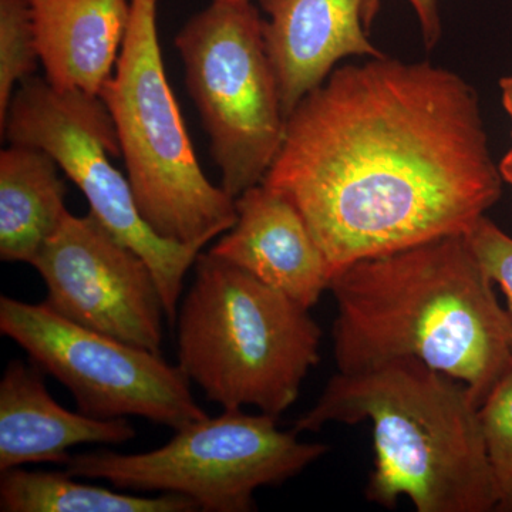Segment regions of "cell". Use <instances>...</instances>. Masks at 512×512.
Returning a JSON list of instances; mask_svg holds the SVG:
<instances>
[{
  "mask_svg": "<svg viewBox=\"0 0 512 512\" xmlns=\"http://www.w3.org/2000/svg\"><path fill=\"white\" fill-rule=\"evenodd\" d=\"M158 0H130V20L113 76L100 99L144 221L160 237L205 245L238 220L237 204L208 180L165 73Z\"/></svg>",
  "mask_w": 512,
  "mask_h": 512,
  "instance_id": "5",
  "label": "cell"
},
{
  "mask_svg": "<svg viewBox=\"0 0 512 512\" xmlns=\"http://www.w3.org/2000/svg\"><path fill=\"white\" fill-rule=\"evenodd\" d=\"M32 266L60 316L161 355L165 309L153 271L92 212H69Z\"/></svg>",
  "mask_w": 512,
  "mask_h": 512,
  "instance_id": "10",
  "label": "cell"
},
{
  "mask_svg": "<svg viewBox=\"0 0 512 512\" xmlns=\"http://www.w3.org/2000/svg\"><path fill=\"white\" fill-rule=\"evenodd\" d=\"M466 235L485 274L503 291L507 299L505 311L512 325V237L487 215L481 217Z\"/></svg>",
  "mask_w": 512,
  "mask_h": 512,
  "instance_id": "19",
  "label": "cell"
},
{
  "mask_svg": "<svg viewBox=\"0 0 512 512\" xmlns=\"http://www.w3.org/2000/svg\"><path fill=\"white\" fill-rule=\"evenodd\" d=\"M480 421L497 484V511L512 512V367L481 403Z\"/></svg>",
  "mask_w": 512,
  "mask_h": 512,
  "instance_id": "18",
  "label": "cell"
},
{
  "mask_svg": "<svg viewBox=\"0 0 512 512\" xmlns=\"http://www.w3.org/2000/svg\"><path fill=\"white\" fill-rule=\"evenodd\" d=\"M37 50L47 82L57 90L100 96L113 76L130 0H30Z\"/></svg>",
  "mask_w": 512,
  "mask_h": 512,
  "instance_id": "14",
  "label": "cell"
},
{
  "mask_svg": "<svg viewBox=\"0 0 512 512\" xmlns=\"http://www.w3.org/2000/svg\"><path fill=\"white\" fill-rule=\"evenodd\" d=\"M0 130L10 144L42 148L55 158L83 192L96 220L150 266L165 318L174 325L185 275L204 247L160 237L144 221L130 181L110 161L121 156L120 141L100 96L57 90L46 79L30 77L13 94Z\"/></svg>",
  "mask_w": 512,
  "mask_h": 512,
  "instance_id": "8",
  "label": "cell"
},
{
  "mask_svg": "<svg viewBox=\"0 0 512 512\" xmlns=\"http://www.w3.org/2000/svg\"><path fill=\"white\" fill-rule=\"evenodd\" d=\"M194 269L177 315L178 366L210 402L278 419L318 365L322 330L309 309L211 252Z\"/></svg>",
  "mask_w": 512,
  "mask_h": 512,
  "instance_id": "4",
  "label": "cell"
},
{
  "mask_svg": "<svg viewBox=\"0 0 512 512\" xmlns=\"http://www.w3.org/2000/svg\"><path fill=\"white\" fill-rule=\"evenodd\" d=\"M412 6L416 18L419 20L421 35L427 49H433L443 35L439 5L437 0H407ZM382 8V0H363L362 19L367 32L372 29L373 23Z\"/></svg>",
  "mask_w": 512,
  "mask_h": 512,
  "instance_id": "20",
  "label": "cell"
},
{
  "mask_svg": "<svg viewBox=\"0 0 512 512\" xmlns=\"http://www.w3.org/2000/svg\"><path fill=\"white\" fill-rule=\"evenodd\" d=\"M35 23L30 0H0V128L16 89L35 76L37 62Z\"/></svg>",
  "mask_w": 512,
  "mask_h": 512,
  "instance_id": "17",
  "label": "cell"
},
{
  "mask_svg": "<svg viewBox=\"0 0 512 512\" xmlns=\"http://www.w3.org/2000/svg\"><path fill=\"white\" fill-rule=\"evenodd\" d=\"M498 167L505 183L512 185V148L505 154L501 163H498Z\"/></svg>",
  "mask_w": 512,
  "mask_h": 512,
  "instance_id": "22",
  "label": "cell"
},
{
  "mask_svg": "<svg viewBox=\"0 0 512 512\" xmlns=\"http://www.w3.org/2000/svg\"><path fill=\"white\" fill-rule=\"evenodd\" d=\"M2 512H194L197 504L173 493L136 495L79 483L66 471H0Z\"/></svg>",
  "mask_w": 512,
  "mask_h": 512,
  "instance_id": "16",
  "label": "cell"
},
{
  "mask_svg": "<svg viewBox=\"0 0 512 512\" xmlns=\"http://www.w3.org/2000/svg\"><path fill=\"white\" fill-rule=\"evenodd\" d=\"M0 330L33 365L67 387L86 416L143 417L174 430L208 417L180 366L165 362L160 353L70 322L45 302L3 295Z\"/></svg>",
  "mask_w": 512,
  "mask_h": 512,
  "instance_id": "9",
  "label": "cell"
},
{
  "mask_svg": "<svg viewBox=\"0 0 512 512\" xmlns=\"http://www.w3.org/2000/svg\"><path fill=\"white\" fill-rule=\"evenodd\" d=\"M503 183L474 87L384 55L338 67L303 97L262 181L301 212L332 276L467 234Z\"/></svg>",
  "mask_w": 512,
  "mask_h": 512,
  "instance_id": "1",
  "label": "cell"
},
{
  "mask_svg": "<svg viewBox=\"0 0 512 512\" xmlns=\"http://www.w3.org/2000/svg\"><path fill=\"white\" fill-rule=\"evenodd\" d=\"M42 373L18 359L6 366L0 380V471L37 463L66 466L74 446L136 437L127 419H94L64 409L47 392Z\"/></svg>",
  "mask_w": 512,
  "mask_h": 512,
  "instance_id": "13",
  "label": "cell"
},
{
  "mask_svg": "<svg viewBox=\"0 0 512 512\" xmlns=\"http://www.w3.org/2000/svg\"><path fill=\"white\" fill-rule=\"evenodd\" d=\"M338 372L414 359L466 383L481 406L512 367V325L467 235H448L332 276Z\"/></svg>",
  "mask_w": 512,
  "mask_h": 512,
  "instance_id": "2",
  "label": "cell"
},
{
  "mask_svg": "<svg viewBox=\"0 0 512 512\" xmlns=\"http://www.w3.org/2000/svg\"><path fill=\"white\" fill-rule=\"evenodd\" d=\"M276 421L224 409L175 430L156 450L76 454L64 471L121 490L183 495L204 512H248L258 488L284 484L328 451L325 444L303 443L295 430H279Z\"/></svg>",
  "mask_w": 512,
  "mask_h": 512,
  "instance_id": "7",
  "label": "cell"
},
{
  "mask_svg": "<svg viewBox=\"0 0 512 512\" xmlns=\"http://www.w3.org/2000/svg\"><path fill=\"white\" fill-rule=\"evenodd\" d=\"M217 2H227V3H247V2H251V0H217Z\"/></svg>",
  "mask_w": 512,
  "mask_h": 512,
  "instance_id": "23",
  "label": "cell"
},
{
  "mask_svg": "<svg viewBox=\"0 0 512 512\" xmlns=\"http://www.w3.org/2000/svg\"><path fill=\"white\" fill-rule=\"evenodd\" d=\"M372 423L375 468L366 495L419 512L498 510V490L470 387L419 360L399 359L338 372L296 433L326 423Z\"/></svg>",
  "mask_w": 512,
  "mask_h": 512,
  "instance_id": "3",
  "label": "cell"
},
{
  "mask_svg": "<svg viewBox=\"0 0 512 512\" xmlns=\"http://www.w3.org/2000/svg\"><path fill=\"white\" fill-rule=\"evenodd\" d=\"M238 220L210 249L259 281L311 309L329 291L330 269L301 212L265 184L235 200Z\"/></svg>",
  "mask_w": 512,
  "mask_h": 512,
  "instance_id": "11",
  "label": "cell"
},
{
  "mask_svg": "<svg viewBox=\"0 0 512 512\" xmlns=\"http://www.w3.org/2000/svg\"><path fill=\"white\" fill-rule=\"evenodd\" d=\"M501 97H503L504 109L510 116L512 124V74L500 80Z\"/></svg>",
  "mask_w": 512,
  "mask_h": 512,
  "instance_id": "21",
  "label": "cell"
},
{
  "mask_svg": "<svg viewBox=\"0 0 512 512\" xmlns=\"http://www.w3.org/2000/svg\"><path fill=\"white\" fill-rule=\"evenodd\" d=\"M185 84L229 197L264 181L286 130L264 19L247 3L212 0L175 36Z\"/></svg>",
  "mask_w": 512,
  "mask_h": 512,
  "instance_id": "6",
  "label": "cell"
},
{
  "mask_svg": "<svg viewBox=\"0 0 512 512\" xmlns=\"http://www.w3.org/2000/svg\"><path fill=\"white\" fill-rule=\"evenodd\" d=\"M286 119L346 57H379L362 19L363 0H258Z\"/></svg>",
  "mask_w": 512,
  "mask_h": 512,
  "instance_id": "12",
  "label": "cell"
},
{
  "mask_svg": "<svg viewBox=\"0 0 512 512\" xmlns=\"http://www.w3.org/2000/svg\"><path fill=\"white\" fill-rule=\"evenodd\" d=\"M59 164L42 148L0 153V259L32 265L69 214Z\"/></svg>",
  "mask_w": 512,
  "mask_h": 512,
  "instance_id": "15",
  "label": "cell"
}]
</instances>
